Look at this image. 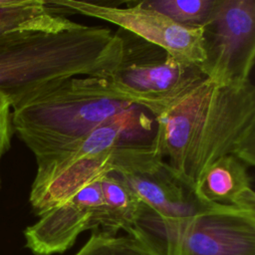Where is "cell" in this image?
<instances>
[{"label": "cell", "mask_w": 255, "mask_h": 255, "mask_svg": "<svg viewBox=\"0 0 255 255\" xmlns=\"http://www.w3.org/2000/svg\"><path fill=\"white\" fill-rule=\"evenodd\" d=\"M147 113L140 107L37 164L29 196L34 213L40 217L107 174L144 173L160 167L163 159L154 145L156 125Z\"/></svg>", "instance_id": "cell-2"}, {"label": "cell", "mask_w": 255, "mask_h": 255, "mask_svg": "<svg viewBox=\"0 0 255 255\" xmlns=\"http://www.w3.org/2000/svg\"><path fill=\"white\" fill-rule=\"evenodd\" d=\"M138 108L117 94L107 78L75 77L11 109V120L14 133L39 164Z\"/></svg>", "instance_id": "cell-4"}, {"label": "cell", "mask_w": 255, "mask_h": 255, "mask_svg": "<svg viewBox=\"0 0 255 255\" xmlns=\"http://www.w3.org/2000/svg\"><path fill=\"white\" fill-rule=\"evenodd\" d=\"M117 31L122 39L121 58L107 79L117 94L153 118L205 78L198 66L180 62L128 31Z\"/></svg>", "instance_id": "cell-5"}, {"label": "cell", "mask_w": 255, "mask_h": 255, "mask_svg": "<svg viewBox=\"0 0 255 255\" xmlns=\"http://www.w3.org/2000/svg\"><path fill=\"white\" fill-rule=\"evenodd\" d=\"M121 53L118 31L104 26L23 33L0 43V97L13 109L71 78H108Z\"/></svg>", "instance_id": "cell-3"}, {"label": "cell", "mask_w": 255, "mask_h": 255, "mask_svg": "<svg viewBox=\"0 0 255 255\" xmlns=\"http://www.w3.org/2000/svg\"><path fill=\"white\" fill-rule=\"evenodd\" d=\"M24 1L25 0H0V11L20 6L24 3Z\"/></svg>", "instance_id": "cell-16"}, {"label": "cell", "mask_w": 255, "mask_h": 255, "mask_svg": "<svg viewBox=\"0 0 255 255\" xmlns=\"http://www.w3.org/2000/svg\"><path fill=\"white\" fill-rule=\"evenodd\" d=\"M102 205L101 179L40 216L24 231L26 246L35 255L63 253L80 233L94 230V219Z\"/></svg>", "instance_id": "cell-9"}, {"label": "cell", "mask_w": 255, "mask_h": 255, "mask_svg": "<svg viewBox=\"0 0 255 255\" xmlns=\"http://www.w3.org/2000/svg\"><path fill=\"white\" fill-rule=\"evenodd\" d=\"M102 205L94 219V230L117 235L120 230L129 233L134 226L141 202L130 187L117 174L101 178Z\"/></svg>", "instance_id": "cell-11"}, {"label": "cell", "mask_w": 255, "mask_h": 255, "mask_svg": "<svg viewBox=\"0 0 255 255\" xmlns=\"http://www.w3.org/2000/svg\"><path fill=\"white\" fill-rule=\"evenodd\" d=\"M75 255H156L133 236L108 235L93 231L86 244Z\"/></svg>", "instance_id": "cell-14"}, {"label": "cell", "mask_w": 255, "mask_h": 255, "mask_svg": "<svg viewBox=\"0 0 255 255\" xmlns=\"http://www.w3.org/2000/svg\"><path fill=\"white\" fill-rule=\"evenodd\" d=\"M76 24L51 1L25 0L20 6L0 11V43L29 31H58Z\"/></svg>", "instance_id": "cell-12"}, {"label": "cell", "mask_w": 255, "mask_h": 255, "mask_svg": "<svg viewBox=\"0 0 255 255\" xmlns=\"http://www.w3.org/2000/svg\"><path fill=\"white\" fill-rule=\"evenodd\" d=\"M13 134L14 129L11 120V107L4 98L0 97V163L2 157L11 146V139Z\"/></svg>", "instance_id": "cell-15"}, {"label": "cell", "mask_w": 255, "mask_h": 255, "mask_svg": "<svg viewBox=\"0 0 255 255\" xmlns=\"http://www.w3.org/2000/svg\"><path fill=\"white\" fill-rule=\"evenodd\" d=\"M154 144L168 169L193 190L225 155L255 164V87L219 86L204 78L155 116Z\"/></svg>", "instance_id": "cell-1"}, {"label": "cell", "mask_w": 255, "mask_h": 255, "mask_svg": "<svg viewBox=\"0 0 255 255\" xmlns=\"http://www.w3.org/2000/svg\"><path fill=\"white\" fill-rule=\"evenodd\" d=\"M203 61L199 69L219 86L250 81L255 63V1L214 0L201 26Z\"/></svg>", "instance_id": "cell-6"}, {"label": "cell", "mask_w": 255, "mask_h": 255, "mask_svg": "<svg viewBox=\"0 0 255 255\" xmlns=\"http://www.w3.org/2000/svg\"><path fill=\"white\" fill-rule=\"evenodd\" d=\"M249 166L234 155L210 164L197 180L193 194L203 207L255 212V192Z\"/></svg>", "instance_id": "cell-10"}, {"label": "cell", "mask_w": 255, "mask_h": 255, "mask_svg": "<svg viewBox=\"0 0 255 255\" xmlns=\"http://www.w3.org/2000/svg\"><path fill=\"white\" fill-rule=\"evenodd\" d=\"M65 13H80L115 24L165 50L176 60L196 66L203 61L201 27L187 28L165 15L128 1L126 6L83 0H53Z\"/></svg>", "instance_id": "cell-8"}, {"label": "cell", "mask_w": 255, "mask_h": 255, "mask_svg": "<svg viewBox=\"0 0 255 255\" xmlns=\"http://www.w3.org/2000/svg\"><path fill=\"white\" fill-rule=\"evenodd\" d=\"M136 3L155 10L187 28H200L208 19L214 0H141Z\"/></svg>", "instance_id": "cell-13"}, {"label": "cell", "mask_w": 255, "mask_h": 255, "mask_svg": "<svg viewBox=\"0 0 255 255\" xmlns=\"http://www.w3.org/2000/svg\"><path fill=\"white\" fill-rule=\"evenodd\" d=\"M156 255H255V212L206 207L167 231Z\"/></svg>", "instance_id": "cell-7"}]
</instances>
